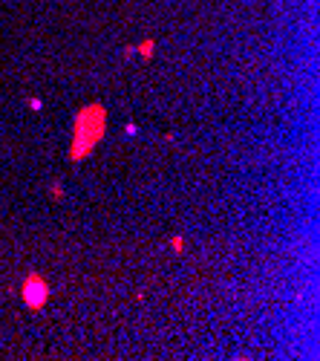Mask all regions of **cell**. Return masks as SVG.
Returning <instances> with one entry per match:
<instances>
[{"label":"cell","instance_id":"1","mask_svg":"<svg viewBox=\"0 0 320 361\" xmlns=\"http://www.w3.org/2000/svg\"><path fill=\"white\" fill-rule=\"evenodd\" d=\"M104 133H107V107L98 104V101L84 104L72 118V142H69L67 153L69 162L87 159L95 151V145L104 139Z\"/></svg>","mask_w":320,"mask_h":361},{"label":"cell","instance_id":"2","mask_svg":"<svg viewBox=\"0 0 320 361\" xmlns=\"http://www.w3.org/2000/svg\"><path fill=\"white\" fill-rule=\"evenodd\" d=\"M21 298L29 309H44L46 301H49V283H46L38 272L26 275L23 283H21Z\"/></svg>","mask_w":320,"mask_h":361},{"label":"cell","instance_id":"3","mask_svg":"<svg viewBox=\"0 0 320 361\" xmlns=\"http://www.w3.org/2000/svg\"><path fill=\"white\" fill-rule=\"evenodd\" d=\"M153 52H156V41H153V38L141 41V44L136 47V55H141V61H150L153 58Z\"/></svg>","mask_w":320,"mask_h":361},{"label":"cell","instance_id":"4","mask_svg":"<svg viewBox=\"0 0 320 361\" xmlns=\"http://www.w3.org/2000/svg\"><path fill=\"white\" fill-rule=\"evenodd\" d=\"M49 194H52V199H64V185H61V182H52V185H49Z\"/></svg>","mask_w":320,"mask_h":361},{"label":"cell","instance_id":"5","mask_svg":"<svg viewBox=\"0 0 320 361\" xmlns=\"http://www.w3.org/2000/svg\"><path fill=\"white\" fill-rule=\"evenodd\" d=\"M171 249H173V252H182V249H185L182 237H173V240H171Z\"/></svg>","mask_w":320,"mask_h":361},{"label":"cell","instance_id":"6","mask_svg":"<svg viewBox=\"0 0 320 361\" xmlns=\"http://www.w3.org/2000/svg\"><path fill=\"white\" fill-rule=\"evenodd\" d=\"M124 133H127V136H136V133H138V128H136V125H133V122H130V125H127V128H124Z\"/></svg>","mask_w":320,"mask_h":361},{"label":"cell","instance_id":"7","mask_svg":"<svg viewBox=\"0 0 320 361\" xmlns=\"http://www.w3.org/2000/svg\"><path fill=\"white\" fill-rule=\"evenodd\" d=\"M29 107H32V110H41V107H44V101H41V98H29Z\"/></svg>","mask_w":320,"mask_h":361}]
</instances>
